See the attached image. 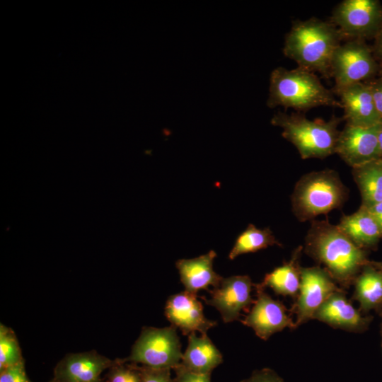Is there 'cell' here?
Listing matches in <instances>:
<instances>
[{
  "label": "cell",
  "mask_w": 382,
  "mask_h": 382,
  "mask_svg": "<svg viewBox=\"0 0 382 382\" xmlns=\"http://www.w3.org/2000/svg\"><path fill=\"white\" fill-rule=\"evenodd\" d=\"M304 251L322 264L342 288L352 284L369 262L364 250L357 246L337 225L313 220L305 238Z\"/></svg>",
  "instance_id": "1"
},
{
  "label": "cell",
  "mask_w": 382,
  "mask_h": 382,
  "mask_svg": "<svg viewBox=\"0 0 382 382\" xmlns=\"http://www.w3.org/2000/svg\"><path fill=\"white\" fill-rule=\"evenodd\" d=\"M342 38L330 21L316 18L296 21L285 37L283 52L299 67L330 76L331 60Z\"/></svg>",
  "instance_id": "2"
},
{
  "label": "cell",
  "mask_w": 382,
  "mask_h": 382,
  "mask_svg": "<svg viewBox=\"0 0 382 382\" xmlns=\"http://www.w3.org/2000/svg\"><path fill=\"white\" fill-rule=\"evenodd\" d=\"M267 104L270 108L282 106L297 110L319 106L342 108L313 72L299 66L294 69L277 67L272 71Z\"/></svg>",
  "instance_id": "3"
},
{
  "label": "cell",
  "mask_w": 382,
  "mask_h": 382,
  "mask_svg": "<svg viewBox=\"0 0 382 382\" xmlns=\"http://www.w3.org/2000/svg\"><path fill=\"white\" fill-rule=\"evenodd\" d=\"M342 119L333 116L328 121L310 120L299 114L279 112L271 123L282 129V136L296 148L301 158H324L335 153L337 127Z\"/></svg>",
  "instance_id": "4"
},
{
  "label": "cell",
  "mask_w": 382,
  "mask_h": 382,
  "mask_svg": "<svg viewBox=\"0 0 382 382\" xmlns=\"http://www.w3.org/2000/svg\"><path fill=\"white\" fill-rule=\"evenodd\" d=\"M347 196L348 190L335 170L311 172L296 183L292 210L299 221H306L342 207Z\"/></svg>",
  "instance_id": "5"
},
{
  "label": "cell",
  "mask_w": 382,
  "mask_h": 382,
  "mask_svg": "<svg viewBox=\"0 0 382 382\" xmlns=\"http://www.w3.org/2000/svg\"><path fill=\"white\" fill-rule=\"evenodd\" d=\"M173 325L144 328L125 362L157 369H174L182 360L181 344Z\"/></svg>",
  "instance_id": "6"
},
{
  "label": "cell",
  "mask_w": 382,
  "mask_h": 382,
  "mask_svg": "<svg viewBox=\"0 0 382 382\" xmlns=\"http://www.w3.org/2000/svg\"><path fill=\"white\" fill-rule=\"evenodd\" d=\"M379 68L372 47L364 40H349L341 44L335 51L330 64L335 92L373 78Z\"/></svg>",
  "instance_id": "7"
},
{
  "label": "cell",
  "mask_w": 382,
  "mask_h": 382,
  "mask_svg": "<svg viewBox=\"0 0 382 382\" xmlns=\"http://www.w3.org/2000/svg\"><path fill=\"white\" fill-rule=\"evenodd\" d=\"M343 37L374 39L382 30V4L378 0H344L330 18Z\"/></svg>",
  "instance_id": "8"
},
{
  "label": "cell",
  "mask_w": 382,
  "mask_h": 382,
  "mask_svg": "<svg viewBox=\"0 0 382 382\" xmlns=\"http://www.w3.org/2000/svg\"><path fill=\"white\" fill-rule=\"evenodd\" d=\"M341 289L324 268L301 267L300 288L294 306L296 328L313 319L320 306Z\"/></svg>",
  "instance_id": "9"
},
{
  "label": "cell",
  "mask_w": 382,
  "mask_h": 382,
  "mask_svg": "<svg viewBox=\"0 0 382 382\" xmlns=\"http://www.w3.org/2000/svg\"><path fill=\"white\" fill-rule=\"evenodd\" d=\"M257 299L241 322L264 340L286 328L295 329L294 322L282 302L272 299L265 289L254 284Z\"/></svg>",
  "instance_id": "10"
},
{
  "label": "cell",
  "mask_w": 382,
  "mask_h": 382,
  "mask_svg": "<svg viewBox=\"0 0 382 382\" xmlns=\"http://www.w3.org/2000/svg\"><path fill=\"white\" fill-rule=\"evenodd\" d=\"M254 284L248 275L223 278L220 285L210 291L211 298L202 297L207 304L216 308L224 323L238 320L241 311L254 303L251 296Z\"/></svg>",
  "instance_id": "11"
},
{
  "label": "cell",
  "mask_w": 382,
  "mask_h": 382,
  "mask_svg": "<svg viewBox=\"0 0 382 382\" xmlns=\"http://www.w3.org/2000/svg\"><path fill=\"white\" fill-rule=\"evenodd\" d=\"M377 125L364 127L346 124L340 131L335 153L352 168L378 160Z\"/></svg>",
  "instance_id": "12"
},
{
  "label": "cell",
  "mask_w": 382,
  "mask_h": 382,
  "mask_svg": "<svg viewBox=\"0 0 382 382\" xmlns=\"http://www.w3.org/2000/svg\"><path fill=\"white\" fill-rule=\"evenodd\" d=\"M165 315L171 325L178 328L183 335L199 332L202 335L216 325L207 319L203 306L196 294L184 291L170 296L166 303Z\"/></svg>",
  "instance_id": "13"
},
{
  "label": "cell",
  "mask_w": 382,
  "mask_h": 382,
  "mask_svg": "<svg viewBox=\"0 0 382 382\" xmlns=\"http://www.w3.org/2000/svg\"><path fill=\"white\" fill-rule=\"evenodd\" d=\"M115 363L95 350L65 355L54 368L57 382H103L101 374Z\"/></svg>",
  "instance_id": "14"
},
{
  "label": "cell",
  "mask_w": 382,
  "mask_h": 382,
  "mask_svg": "<svg viewBox=\"0 0 382 382\" xmlns=\"http://www.w3.org/2000/svg\"><path fill=\"white\" fill-rule=\"evenodd\" d=\"M336 93L340 97L346 124L371 127L382 122L369 83H357Z\"/></svg>",
  "instance_id": "15"
},
{
  "label": "cell",
  "mask_w": 382,
  "mask_h": 382,
  "mask_svg": "<svg viewBox=\"0 0 382 382\" xmlns=\"http://www.w3.org/2000/svg\"><path fill=\"white\" fill-rule=\"evenodd\" d=\"M313 319L352 332H364L371 322V318L364 317L354 307L343 289L333 293L316 311Z\"/></svg>",
  "instance_id": "16"
},
{
  "label": "cell",
  "mask_w": 382,
  "mask_h": 382,
  "mask_svg": "<svg viewBox=\"0 0 382 382\" xmlns=\"http://www.w3.org/2000/svg\"><path fill=\"white\" fill-rule=\"evenodd\" d=\"M216 257V252L212 250L197 257L180 259L175 262L185 291L196 294L209 286L214 289L220 285L223 277L213 268Z\"/></svg>",
  "instance_id": "17"
},
{
  "label": "cell",
  "mask_w": 382,
  "mask_h": 382,
  "mask_svg": "<svg viewBox=\"0 0 382 382\" xmlns=\"http://www.w3.org/2000/svg\"><path fill=\"white\" fill-rule=\"evenodd\" d=\"M222 362L221 353L207 334L198 337L193 332L188 335L187 347L180 362L184 367L198 374H211Z\"/></svg>",
  "instance_id": "18"
},
{
  "label": "cell",
  "mask_w": 382,
  "mask_h": 382,
  "mask_svg": "<svg viewBox=\"0 0 382 382\" xmlns=\"http://www.w3.org/2000/svg\"><path fill=\"white\" fill-rule=\"evenodd\" d=\"M337 226L357 246L363 250L373 248L382 238L374 219L363 206H360L352 214L344 215Z\"/></svg>",
  "instance_id": "19"
},
{
  "label": "cell",
  "mask_w": 382,
  "mask_h": 382,
  "mask_svg": "<svg viewBox=\"0 0 382 382\" xmlns=\"http://www.w3.org/2000/svg\"><path fill=\"white\" fill-rule=\"evenodd\" d=\"M303 248L301 245L296 248L289 261L267 274L262 282L257 284L263 289L269 287L277 294L296 299L301 284L300 258Z\"/></svg>",
  "instance_id": "20"
},
{
  "label": "cell",
  "mask_w": 382,
  "mask_h": 382,
  "mask_svg": "<svg viewBox=\"0 0 382 382\" xmlns=\"http://www.w3.org/2000/svg\"><path fill=\"white\" fill-rule=\"evenodd\" d=\"M353 284L354 299L359 303V309L368 312L382 309V271L369 261L356 277Z\"/></svg>",
  "instance_id": "21"
},
{
  "label": "cell",
  "mask_w": 382,
  "mask_h": 382,
  "mask_svg": "<svg viewBox=\"0 0 382 382\" xmlns=\"http://www.w3.org/2000/svg\"><path fill=\"white\" fill-rule=\"evenodd\" d=\"M352 175L361 194V206L368 207L382 201V161L353 168Z\"/></svg>",
  "instance_id": "22"
},
{
  "label": "cell",
  "mask_w": 382,
  "mask_h": 382,
  "mask_svg": "<svg viewBox=\"0 0 382 382\" xmlns=\"http://www.w3.org/2000/svg\"><path fill=\"white\" fill-rule=\"evenodd\" d=\"M275 245H281L269 228H257L250 224L236 238L228 258L233 260L240 255L254 253Z\"/></svg>",
  "instance_id": "23"
},
{
  "label": "cell",
  "mask_w": 382,
  "mask_h": 382,
  "mask_svg": "<svg viewBox=\"0 0 382 382\" xmlns=\"http://www.w3.org/2000/svg\"><path fill=\"white\" fill-rule=\"evenodd\" d=\"M21 349L14 331L0 324V371L23 361Z\"/></svg>",
  "instance_id": "24"
},
{
  "label": "cell",
  "mask_w": 382,
  "mask_h": 382,
  "mask_svg": "<svg viewBox=\"0 0 382 382\" xmlns=\"http://www.w3.org/2000/svg\"><path fill=\"white\" fill-rule=\"evenodd\" d=\"M109 369L106 382H141V372L136 364L117 359Z\"/></svg>",
  "instance_id": "25"
},
{
  "label": "cell",
  "mask_w": 382,
  "mask_h": 382,
  "mask_svg": "<svg viewBox=\"0 0 382 382\" xmlns=\"http://www.w3.org/2000/svg\"><path fill=\"white\" fill-rule=\"evenodd\" d=\"M0 382H32L27 376L25 361L0 371Z\"/></svg>",
  "instance_id": "26"
},
{
  "label": "cell",
  "mask_w": 382,
  "mask_h": 382,
  "mask_svg": "<svg viewBox=\"0 0 382 382\" xmlns=\"http://www.w3.org/2000/svg\"><path fill=\"white\" fill-rule=\"evenodd\" d=\"M141 375V382H175L171 378L170 369H157L139 366Z\"/></svg>",
  "instance_id": "27"
},
{
  "label": "cell",
  "mask_w": 382,
  "mask_h": 382,
  "mask_svg": "<svg viewBox=\"0 0 382 382\" xmlns=\"http://www.w3.org/2000/svg\"><path fill=\"white\" fill-rule=\"evenodd\" d=\"M173 370L175 372V382H211V374L195 373L187 369L181 364Z\"/></svg>",
  "instance_id": "28"
},
{
  "label": "cell",
  "mask_w": 382,
  "mask_h": 382,
  "mask_svg": "<svg viewBox=\"0 0 382 382\" xmlns=\"http://www.w3.org/2000/svg\"><path fill=\"white\" fill-rule=\"evenodd\" d=\"M241 382H284L272 369L264 368L254 371L251 376Z\"/></svg>",
  "instance_id": "29"
},
{
  "label": "cell",
  "mask_w": 382,
  "mask_h": 382,
  "mask_svg": "<svg viewBox=\"0 0 382 382\" xmlns=\"http://www.w3.org/2000/svg\"><path fill=\"white\" fill-rule=\"evenodd\" d=\"M374 100L376 108L382 120V78L374 79L369 83Z\"/></svg>",
  "instance_id": "30"
},
{
  "label": "cell",
  "mask_w": 382,
  "mask_h": 382,
  "mask_svg": "<svg viewBox=\"0 0 382 382\" xmlns=\"http://www.w3.org/2000/svg\"><path fill=\"white\" fill-rule=\"evenodd\" d=\"M365 208L367 209V210L374 219L376 224L379 228L382 238V201Z\"/></svg>",
  "instance_id": "31"
},
{
  "label": "cell",
  "mask_w": 382,
  "mask_h": 382,
  "mask_svg": "<svg viewBox=\"0 0 382 382\" xmlns=\"http://www.w3.org/2000/svg\"><path fill=\"white\" fill-rule=\"evenodd\" d=\"M372 50L378 64L380 66H382V30L374 38V44Z\"/></svg>",
  "instance_id": "32"
},
{
  "label": "cell",
  "mask_w": 382,
  "mask_h": 382,
  "mask_svg": "<svg viewBox=\"0 0 382 382\" xmlns=\"http://www.w3.org/2000/svg\"><path fill=\"white\" fill-rule=\"evenodd\" d=\"M377 137L378 144V160L382 161V122L377 125Z\"/></svg>",
  "instance_id": "33"
},
{
  "label": "cell",
  "mask_w": 382,
  "mask_h": 382,
  "mask_svg": "<svg viewBox=\"0 0 382 382\" xmlns=\"http://www.w3.org/2000/svg\"><path fill=\"white\" fill-rule=\"evenodd\" d=\"M370 263L374 267H376V268H378V270L382 271V261L381 262L370 261Z\"/></svg>",
  "instance_id": "34"
},
{
  "label": "cell",
  "mask_w": 382,
  "mask_h": 382,
  "mask_svg": "<svg viewBox=\"0 0 382 382\" xmlns=\"http://www.w3.org/2000/svg\"><path fill=\"white\" fill-rule=\"evenodd\" d=\"M381 338H382V324H381Z\"/></svg>",
  "instance_id": "35"
},
{
  "label": "cell",
  "mask_w": 382,
  "mask_h": 382,
  "mask_svg": "<svg viewBox=\"0 0 382 382\" xmlns=\"http://www.w3.org/2000/svg\"><path fill=\"white\" fill-rule=\"evenodd\" d=\"M381 77L382 78V71H381Z\"/></svg>",
  "instance_id": "36"
},
{
  "label": "cell",
  "mask_w": 382,
  "mask_h": 382,
  "mask_svg": "<svg viewBox=\"0 0 382 382\" xmlns=\"http://www.w3.org/2000/svg\"><path fill=\"white\" fill-rule=\"evenodd\" d=\"M52 382H57V381H55L52 380Z\"/></svg>",
  "instance_id": "37"
}]
</instances>
